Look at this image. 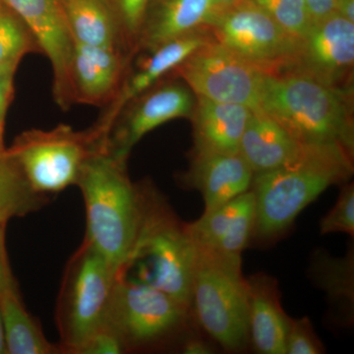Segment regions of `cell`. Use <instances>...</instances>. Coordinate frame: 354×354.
<instances>
[{
	"instance_id": "obj_17",
	"label": "cell",
	"mask_w": 354,
	"mask_h": 354,
	"mask_svg": "<svg viewBox=\"0 0 354 354\" xmlns=\"http://www.w3.org/2000/svg\"><path fill=\"white\" fill-rule=\"evenodd\" d=\"M247 279L249 341L262 354H286L291 319L281 304L278 281L268 274Z\"/></svg>"
},
{
	"instance_id": "obj_39",
	"label": "cell",
	"mask_w": 354,
	"mask_h": 354,
	"mask_svg": "<svg viewBox=\"0 0 354 354\" xmlns=\"http://www.w3.org/2000/svg\"><path fill=\"white\" fill-rule=\"evenodd\" d=\"M4 7H6V6H4V4L2 3L1 1H0V10H1V9H3Z\"/></svg>"
},
{
	"instance_id": "obj_22",
	"label": "cell",
	"mask_w": 354,
	"mask_h": 354,
	"mask_svg": "<svg viewBox=\"0 0 354 354\" xmlns=\"http://www.w3.org/2000/svg\"><path fill=\"white\" fill-rule=\"evenodd\" d=\"M310 276L325 291L335 320L351 325L354 311L353 247L344 257H333L324 250H317L310 263Z\"/></svg>"
},
{
	"instance_id": "obj_19",
	"label": "cell",
	"mask_w": 354,
	"mask_h": 354,
	"mask_svg": "<svg viewBox=\"0 0 354 354\" xmlns=\"http://www.w3.org/2000/svg\"><path fill=\"white\" fill-rule=\"evenodd\" d=\"M304 144L262 109H254L242 135L239 153L254 174L279 169L299 155Z\"/></svg>"
},
{
	"instance_id": "obj_31",
	"label": "cell",
	"mask_w": 354,
	"mask_h": 354,
	"mask_svg": "<svg viewBox=\"0 0 354 354\" xmlns=\"http://www.w3.org/2000/svg\"><path fill=\"white\" fill-rule=\"evenodd\" d=\"M127 349L120 334L108 323L104 322L88 335L74 353L120 354Z\"/></svg>"
},
{
	"instance_id": "obj_4",
	"label": "cell",
	"mask_w": 354,
	"mask_h": 354,
	"mask_svg": "<svg viewBox=\"0 0 354 354\" xmlns=\"http://www.w3.org/2000/svg\"><path fill=\"white\" fill-rule=\"evenodd\" d=\"M260 109L302 144L337 143L351 151L353 135L344 100L333 86L307 74L268 73Z\"/></svg>"
},
{
	"instance_id": "obj_11",
	"label": "cell",
	"mask_w": 354,
	"mask_h": 354,
	"mask_svg": "<svg viewBox=\"0 0 354 354\" xmlns=\"http://www.w3.org/2000/svg\"><path fill=\"white\" fill-rule=\"evenodd\" d=\"M195 109L191 91L171 83L147 90L121 111L106 139V148L127 160L133 147L144 136L167 121L189 118Z\"/></svg>"
},
{
	"instance_id": "obj_34",
	"label": "cell",
	"mask_w": 354,
	"mask_h": 354,
	"mask_svg": "<svg viewBox=\"0 0 354 354\" xmlns=\"http://www.w3.org/2000/svg\"><path fill=\"white\" fill-rule=\"evenodd\" d=\"M313 23L335 12V0H305Z\"/></svg>"
},
{
	"instance_id": "obj_9",
	"label": "cell",
	"mask_w": 354,
	"mask_h": 354,
	"mask_svg": "<svg viewBox=\"0 0 354 354\" xmlns=\"http://www.w3.org/2000/svg\"><path fill=\"white\" fill-rule=\"evenodd\" d=\"M174 71L197 97L242 104L253 111L259 109L268 74L216 41L198 48Z\"/></svg>"
},
{
	"instance_id": "obj_6",
	"label": "cell",
	"mask_w": 354,
	"mask_h": 354,
	"mask_svg": "<svg viewBox=\"0 0 354 354\" xmlns=\"http://www.w3.org/2000/svg\"><path fill=\"white\" fill-rule=\"evenodd\" d=\"M101 147L91 128L76 131L60 124L23 133L8 153L32 189L46 195L76 185L86 160Z\"/></svg>"
},
{
	"instance_id": "obj_2",
	"label": "cell",
	"mask_w": 354,
	"mask_h": 354,
	"mask_svg": "<svg viewBox=\"0 0 354 354\" xmlns=\"http://www.w3.org/2000/svg\"><path fill=\"white\" fill-rule=\"evenodd\" d=\"M127 162L101 147L86 160L76 183L85 202L86 242L118 274L134 245L143 208V192L130 180Z\"/></svg>"
},
{
	"instance_id": "obj_8",
	"label": "cell",
	"mask_w": 354,
	"mask_h": 354,
	"mask_svg": "<svg viewBox=\"0 0 354 354\" xmlns=\"http://www.w3.org/2000/svg\"><path fill=\"white\" fill-rule=\"evenodd\" d=\"M216 41L267 73L293 66L300 41L291 38L253 0L216 11L208 24Z\"/></svg>"
},
{
	"instance_id": "obj_18",
	"label": "cell",
	"mask_w": 354,
	"mask_h": 354,
	"mask_svg": "<svg viewBox=\"0 0 354 354\" xmlns=\"http://www.w3.org/2000/svg\"><path fill=\"white\" fill-rule=\"evenodd\" d=\"M254 172L241 153L195 155L190 183L200 191L204 212L225 204L250 190Z\"/></svg>"
},
{
	"instance_id": "obj_7",
	"label": "cell",
	"mask_w": 354,
	"mask_h": 354,
	"mask_svg": "<svg viewBox=\"0 0 354 354\" xmlns=\"http://www.w3.org/2000/svg\"><path fill=\"white\" fill-rule=\"evenodd\" d=\"M118 272L87 242L67 269L58 307L62 342L74 353L104 322Z\"/></svg>"
},
{
	"instance_id": "obj_21",
	"label": "cell",
	"mask_w": 354,
	"mask_h": 354,
	"mask_svg": "<svg viewBox=\"0 0 354 354\" xmlns=\"http://www.w3.org/2000/svg\"><path fill=\"white\" fill-rule=\"evenodd\" d=\"M214 12V0H162L144 20L137 50L151 53L172 39L199 31Z\"/></svg>"
},
{
	"instance_id": "obj_28",
	"label": "cell",
	"mask_w": 354,
	"mask_h": 354,
	"mask_svg": "<svg viewBox=\"0 0 354 354\" xmlns=\"http://www.w3.org/2000/svg\"><path fill=\"white\" fill-rule=\"evenodd\" d=\"M120 30L123 46L130 55L136 53L140 32L151 0H102Z\"/></svg>"
},
{
	"instance_id": "obj_38",
	"label": "cell",
	"mask_w": 354,
	"mask_h": 354,
	"mask_svg": "<svg viewBox=\"0 0 354 354\" xmlns=\"http://www.w3.org/2000/svg\"><path fill=\"white\" fill-rule=\"evenodd\" d=\"M6 353V339H4L3 326L0 316V354Z\"/></svg>"
},
{
	"instance_id": "obj_15",
	"label": "cell",
	"mask_w": 354,
	"mask_h": 354,
	"mask_svg": "<svg viewBox=\"0 0 354 354\" xmlns=\"http://www.w3.org/2000/svg\"><path fill=\"white\" fill-rule=\"evenodd\" d=\"M212 41L202 32L196 31L172 39L151 51L134 73H127L113 101L109 104L99 120L91 127L101 142H106L114 121L121 111L135 97L152 88L165 75L174 71L195 50Z\"/></svg>"
},
{
	"instance_id": "obj_25",
	"label": "cell",
	"mask_w": 354,
	"mask_h": 354,
	"mask_svg": "<svg viewBox=\"0 0 354 354\" xmlns=\"http://www.w3.org/2000/svg\"><path fill=\"white\" fill-rule=\"evenodd\" d=\"M48 198L31 187L8 151L0 155V223L41 209Z\"/></svg>"
},
{
	"instance_id": "obj_10",
	"label": "cell",
	"mask_w": 354,
	"mask_h": 354,
	"mask_svg": "<svg viewBox=\"0 0 354 354\" xmlns=\"http://www.w3.org/2000/svg\"><path fill=\"white\" fill-rule=\"evenodd\" d=\"M188 312L164 291L118 276L104 322L128 349L164 339L183 325Z\"/></svg>"
},
{
	"instance_id": "obj_3",
	"label": "cell",
	"mask_w": 354,
	"mask_h": 354,
	"mask_svg": "<svg viewBox=\"0 0 354 354\" xmlns=\"http://www.w3.org/2000/svg\"><path fill=\"white\" fill-rule=\"evenodd\" d=\"M142 192L138 234L118 277L164 291L190 311L197 247L162 200Z\"/></svg>"
},
{
	"instance_id": "obj_29",
	"label": "cell",
	"mask_w": 354,
	"mask_h": 354,
	"mask_svg": "<svg viewBox=\"0 0 354 354\" xmlns=\"http://www.w3.org/2000/svg\"><path fill=\"white\" fill-rule=\"evenodd\" d=\"M322 234L344 232L354 234V187L348 184L342 188L335 206L320 221Z\"/></svg>"
},
{
	"instance_id": "obj_13",
	"label": "cell",
	"mask_w": 354,
	"mask_h": 354,
	"mask_svg": "<svg viewBox=\"0 0 354 354\" xmlns=\"http://www.w3.org/2000/svg\"><path fill=\"white\" fill-rule=\"evenodd\" d=\"M354 22L334 12L316 21L305 38L293 66L300 73L335 87V82L353 66Z\"/></svg>"
},
{
	"instance_id": "obj_32",
	"label": "cell",
	"mask_w": 354,
	"mask_h": 354,
	"mask_svg": "<svg viewBox=\"0 0 354 354\" xmlns=\"http://www.w3.org/2000/svg\"><path fill=\"white\" fill-rule=\"evenodd\" d=\"M19 64H8L0 67V155L6 152L3 145L4 122L7 109L12 100L14 76Z\"/></svg>"
},
{
	"instance_id": "obj_36",
	"label": "cell",
	"mask_w": 354,
	"mask_h": 354,
	"mask_svg": "<svg viewBox=\"0 0 354 354\" xmlns=\"http://www.w3.org/2000/svg\"><path fill=\"white\" fill-rule=\"evenodd\" d=\"M335 12L354 22V0H335Z\"/></svg>"
},
{
	"instance_id": "obj_26",
	"label": "cell",
	"mask_w": 354,
	"mask_h": 354,
	"mask_svg": "<svg viewBox=\"0 0 354 354\" xmlns=\"http://www.w3.org/2000/svg\"><path fill=\"white\" fill-rule=\"evenodd\" d=\"M39 50L32 32L10 9L0 10V67L19 64L27 53Z\"/></svg>"
},
{
	"instance_id": "obj_37",
	"label": "cell",
	"mask_w": 354,
	"mask_h": 354,
	"mask_svg": "<svg viewBox=\"0 0 354 354\" xmlns=\"http://www.w3.org/2000/svg\"><path fill=\"white\" fill-rule=\"evenodd\" d=\"M244 1V0H214L216 11L221 10V9L227 8L228 6H234L239 2Z\"/></svg>"
},
{
	"instance_id": "obj_20",
	"label": "cell",
	"mask_w": 354,
	"mask_h": 354,
	"mask_svg": "<svg viewBox=\"0 0 354 354\" xmlns=\"http://www.w3.org/2000/svg\"><path fill=\"white\" fill-rule=\"evenodd\" d=\"M253 109L197 97L194 118L195 155L236 153Z\"/></svg>"
},
{
	"instance_id": "obj_24",
	"label": "cell",
	"mask_w": 354,
	"mask_h": 354,
	"mask_svg": "<svg viewBox=\"0 0 354 354\" xmlns=\"http://www.w3.org/2000/svg\"><path fill=\"white\" fill-rule=\"evenodd\" d=\"M0 316L6 353L50 354L57 351L26 311L16 285L0 290Z\"/></svg>"
},
{
	"instance_id": "obj_23",
	"label": "cell",
	"mask_w": 354,
	"mask_h": 354,
	"mask_svg": "<svg viewBox=\"0 0 354 354\" xmlns=\"http://www.w3.org/2000/svg\"><path fill=\"white\" fill-rule=\"evenodd\" d=\"M62 4L77 43L115 48L130 55L123 46L115 21L102 0H62Z\"/></svg>"
},
{
	"instance_id": "obj_16",
	"label": "cell",
	"mask_w": 354,
	"mask_h": 354,
	"mask_svg": "<svg viewBox=\"0 0 354 354\" xmlns=\"http://www.w3.org/2000/svg\"><path fill=\"white\" fill-rule=\"evenodd\" d=\"M255 220V197L252 190H248L204 212L186 228L198 248L241 255L253 235Z\"/></svg>"
},
{
	"instance_id": "obj_5",
	"label": "cell",
	"mask_w": 354,
	"mask_h": 354,
	"mask_svg": "<svg viewBox=\"0 0 354 354\" xmlns=\"http://www.w3.org/2000/svg\"><path fill=\"white\" fill-rule=\"evenodd\" d=\"M205 332L230 351H241L249 342L247 279L241 255L198 248L190 311Z\"/></svg>"
},
{
	"instance_id": "obj_33",
	"label": "cell",
	"mask_w": 354,
	"mask_h": 354,
	"mask_svg": "<svg viewBox=\"0 0 354 354\" xmlns=\"http://www.w3.org/2000/svg\"><path fill=\"white\" fill-rule=\"evenodd\" d=\"M4 227L6 225L0 223V290L16 285L7 259Z\"/></svg>"
},
{
	"instance_id": "obj_30",
	"label": "cell",
	"mask_w": 354,
	"mask_h": 354,
	"mask_svg": "<svg viewBox=\"0 0 354 354\" xmlns=\"http://www.w3.org/2000/svg\"><path fill=\"white\" fill-rule=\"evenodd\" d=\"M288 354H321L325 353L311 321L307 317L291 319L286 346Z\"/></svg>"
},
{
	"instance_id": "obj_12",
	"label": "cell",
	"mask_w": 354,
	"mask_h": 354,
	"mask_svg": "<svg viewBox=\"0 0 354 354\" xmlns=\"http://www.w3.org/2000/svg\"><path fill=\"white\" fill-rule=\"evenodd\" d=\"M22 19L32 32L39 50L50 62L53 71V97L64 111L73 104L70 88V64L74 41L62 0H0Z\"/></svg>"
},
{
	"instance_id": "obj_14",
	"label": "cell",
	"mask_w": 354,
	"mask_h": 354,
	"mask_svg": "<svg viewBox=\"0 0 354 354\" xmlns=\"http://www.w3.org/2000/svg\"><path fill=\"white\" fill-rule=\"evenodd\" d=\"M130 58L122 50L75 41L69 75L73 104H111L127 75Z\"/></svg>"
},
{
	"instance_id": "obj_1",
	"label": "cell",
	"mask_w": 354,
	"mask_h": 354,
	"mask_svg": "<svg viewBox=\"0 0 354 354\" xmlns=\"http://www.w3.org/2000/svg\"><path fill=\"white\" fill-rule=\"evenodd\" d=\"M351 152L337 143L304 144L290 164L254 176L253 235L269 239L281 234L324 191L346 180L353 172Z\"/></svg>"
},
{
	"instance_id": "obj_27",
	"label": "cell",
	"mask_w": 354,
	"mask_h": 354,
	"mask_svg": "<svg viewBox=\"0 0 354 354\" xmlns=\"http://www.w3.org/2000/svg\"><path fill=\"white\" fill-rule=\"evenodd\" d=\"M291 38L301 41L313 25L305 0H253Z\"/></svg>"
},
{
	"instance_id": "obj_35",
	"label": "cell",
	"mask_w": 354,
	"mask_h": 354,
	"mask_svg": "<svg viewBox=\"0 0 354 354\" xmlns=\"http://www.w3.org/2000/svg\"><path fill=\"white\" fill-rule=\"evenodd\" d=\"M183 353L187 354L212 353V348L206 342L200 339H191L184 346Z\"/></svg>"
}]
</instances>
